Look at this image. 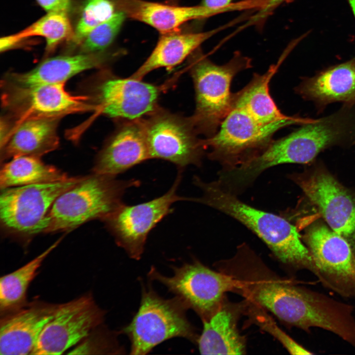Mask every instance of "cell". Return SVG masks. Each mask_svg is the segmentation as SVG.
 Wrapping results in <instances>:
<instances>
[{
    "label": "cell",
    "mask_w": 355,
    "mask_h": 355,
    "mask_svg": "<svg viewBox=\"0 0 355 355\" xmlns=\"http://www.w3.org/2000/svg\"><path fill=\"white\" fill-rule=\"evenodd\" d=\"M305 241L321 284L343 297L355 298V252L349 242L322 224L309 229Z\"/></svg>",
    "instance_id": "12"
},
{
    "label": "cell",
    "mask_w": 355,
    "mask_h": 355,
    "mask_svg": "<svg viewBox=\"0 0 355 355\" xmlns=\"http://www.w3.org/2000/svg\"><path fill=\"white\" fill-rule=\"evenodd\" d=\"M295 91L314 103L319 112L333 103L355 105V58L304 77Z\"/></svg>",
    "instance_id": "19"
},
{
    "label": "cell",
    "mask_w": 355,
    "mask_h": 355,
    "mask_svg": "<svg viewBox=\"0 0 355 355\" xmlns=\"http://www.w3.org/2000/svg\"><path fill=\"white\" fill-rule=\"evenodd\" d=\"M252 299L287 324L310 332L320 328L355 343L354 307L307 288L264 279L246 288Z\"/></svg>",
    "instance_id": "1"
},
{
    "label": "cell",
    "mask_w": 355,
    "mask_h": 355,
    "mask_svg": "<svg viewBox=\"0 0 355 355\" xmlns=\"http://www.w3.org/2000/svg\"><path fill=\"white\" fill-rule=\"evenodd\" d=\"M59 305L35 300L17 311L1 316L0 355H31L43 328Z\"/></svg>",
    "instance_id": "18"
},
{
    "label": "cell",
    "mask_w": 355,
    "mask_h": 355,
    "mask_svg": "<svg viewBox=\"0 0 355 355\" xmlns=\"http://www.w3.org/2000/svg\"><path fill=\"white\" fill-rule=\"evenodd\" d=\"M115 1L119 11L124 12L126 16L148 24L161 34L178 31L180 26L187 21L218 14L201 4L179 6L143 0Z\"/></svg>",
    "instance_id": "22"
},
{
    "label": "cell",
    "mask_w": 355,
    "mask_h": 355,
    "mask_svg": "<svg viewBox=\"0 0 355 355\" xmlns=\"http://www.w3.org/2000/svg\"><path fill=\"white\" fill-rule=\"evenodd\" d=\"M58 118H36L12 128L0 145L1 162L20 156L40 158L59 146Z\"/></svg>",
    "instance_id": "21"
},
{
    "label": "cell",
    "mask_w": 355,
    "mask_h": 355,
    "mask_svg": "<svg viewBox=\"0 0 355 355\" xmlns=\"http://www.w3.org/2000/svg\"><path fill=\"white\" fill-rule=\"evenodd\" d=\"M2 104L15 119L11 128L36 118H58L96 109L87 96L74 95L65 83L19 86L4 83Z\"/></svg>",
    "instance_id": "11"
},
{
    "label": "cell",
    "mask_w": 355,
    "mask_h": 355,
    "mask_svg": "<svg viewBox=\"0 0 355 355\" xmlns=\"http://www.w3.org/2000/svg\"><path fill=\"white\" fill-rule=\"evenodd\" d=\"M272 65L264 74L254 73L242 89L233 93V108L242 109L258 122L268 124L290 116L278 108L269 93V83L279 65Z\"/></svg>",
    "instance_id": "24"
},
{
    "label": "cell",
    "mask_w": 355,
    "mask_h": 355,
    "mask_svg": "<svg viewBox=\"0 0 355 355\" xmlns=\"http://www.w3.org/2000/svg\"><path fill=\"white\" fill-rule=\"evenodd\" d=\"M288 0H262L260 8L258 12L252 17L251 21L256 24H260L272 13V12L283 3Z\"/></svg>",
    "instance_id": "34"
},
{
    "label": "cell",
    "mask_w": 355,
    "mask_h": 355,
    "mask_svg": "<svg viewBox=\"0 0 355 355\" xmlns=\"http://www.w3.org/2000/svg\"><path fill=\"white\" fill-rule=\"evenodd\" d=\"M143 121L151 158L171 162L179 170L201 165L206 148L190 117L158 107Z\"/></svg>",
    "instance_id": "9"
},
{
    "label": "cell",
    "mask_w": 355,
    "mask_h": 355,
    "mask_svg": "<svg viewBox=\"0 0 355 355\" xmlns=\"http://www.w3.org/2000/svg\"><path fill=\"white\" fill-rule=\"evenodd\" d=\"M355 144V107L346 105L334 113L301 126L273 140L262 152L240 165L239 178L250 184L266 169L285 163L306 164L333 145Z\"/></svg>",
    "instance_id": "2"
},
{
    "label": "cell",
    "mask_w": 355,
    "mask_h": 355,
    "mask_svg": "<svg viewBox=\"0 0 355 355\" xmlns=\"http://www.w3.org/2000/svg\"><path fill=\"white\" fill-rule=\"evenodd\" d=\"M139 183L94 173L83 177L55 200L46 216L45 233L69 232L88 221L103 220L123 203L126 190Z\"/></svg>",
    "instance_id": "4"
},
{
    "label": "cell",
    "mask_w": 355,
    "mask_h": 355,
    "mask_svg": "<svg viewBox=\"0 0 355 355\" xmlns=\"http://www.w3.org/2000/svg\"><path fill=\"white\" fill-rule=\"evenodd\" d=\"M149 159L143 118L124 120L98 153L92 172L116 177Z\"/></svg>",
    "instance_id": "17"
},
{
    "label": "cell",
    "mask_w": 355,
    "mask_h": 355,
    "mask_svg": "<svg viewBox=\"0 0 355 355\" xmlns=\"http://www.w3.org/2000/svg\"><path fill=\"white\" fill-rule=\"evenodd\" d=\"M83 177L1 189V229L7 235L27 243L36 235L45 233L46 216L55 200Z\"/></svg>",
    "instance_id": "7"
},
{
    "label": "cell",
    "mask_w": 355,
    "mask_h": 355,
    "mask_svg": "<svg viewBox=\"0 0 355 355\" xmlns=\"http://www.w3.org/2000/svg\"><path fill=\"white\" fill-rule=\"evenodd\" d=\"M202 332L197 340L202 355H241L245 346L238 332L234 315L220 309L204 321Z\"/></svg>",
    "instance_id": "25"
},
{
    "label": "cell",
    "mask_w": 355,
    "mask_h": 355,
    "mask_svg": "<svg viewBox=\"0 0 355 355\" xmlns=\"http://www.w3.org/2000/svg\"><path fill=\"white\" fill-rule=\"evenodd\" d=\"M294 178L329 227L345 238L355 252V197L323 170Z\"/></svg>",
    "instance_id": "15"
},
{
    "label": "cell",
    "mask_w": 355,
    "mask_h": 355,
    "mask_svg": "<svg viewBox=\"0 0 355 355\" xmlns=\"http://www.w3.org/2000/svg\"><path fill=\"white\" fill-rule=\"evenodd\" d=\"M90 335L82 340L81 342H83V343L82 342V344H80L73 351L77 352L78 353L83 351H99L102 353L105 352L106 354H111V352L113 354L115 353V352L118 353L119 351H121L118 347L117 344L114 342L113 338H110L108 334L99 333L95 335L90 336Z\"/></svg>",
    "instance_id": "32"
},
{
    "label": "cell",
    "mask_w": 355,
    "mask_h": 355,
    "mask_svg": "<svg viewBox=\"0 0 355 355\" xmlns=\"http://www.w3.org/2000/svg\"><path fill=\"white\" fill-rule=\"evenodd\" d=\"M70 177L55 166L46 164L40 158L20 156L1 166L0 172V189L33 184L67 180Z\"/></svg>",
    "instance_id": "26"
},
{
    "label": "cell",
    "mask_w": 355,
    "mask_h": 355,
    "mask_svg": "<svg viewBox=\"0 0 355 355\" xmlns=\"http://www.w3.org/2000/svg\"><path fill=\"white\" fill-rule=\"evenodd\" d=\"M115 6L111 0H86L74 31V44L82 43L93 29L111 18L115 13Z\"/></svg>",
    "instance_id": "29"
},
{
    "label": "cell",
    "mask_w": 355,
    "mask_h": 355,
    "mask_svg": "<svg viewBox=\"0 0 355 355\" xmlns=\"http://www.w3.org/2000/svg\"><path fill=\"white\" fill-rule=\"evenodd\" d=\"M190 59L196 102L190 117L198 133L209 138L215 134L232 109V80L239 72L252 67L251 59L236 51L229 62L217 65L208 59L200 47Z\"/></svg>",
    "instance_id": "5"
},
{
    "label": "cell",
    "mask_w": 355,
    "mask_h": 355,
    "mask_svg": "<svg viewBox=\"0 0 355 355\" xmlns=\"http://www.w3.org/2000/svg\"><path fill=\"white\" fill-rule=\"evenodd\" d=\"M105 312L90 293L59 304L31 355H61L79 344L103 322Z\"/></svg>",
    "instance_id": "13"
},
{
    "label": "cell",
    "mask_w": 355,
    "mask_h": 355,
    "mask_svg": "<svg viewBox=\"0 0 355 355\" xmlns=\"http://www.w3.org/2000/svg\"><path fill=\"white\" fill-rule=\"evenodd\" d=\"M355 17V0H347Z\"/></svg>",
    "instance_id": "36"
},
{
    "label": "cell",
    "mask_w": 355,
    "mask_h": 355,
    "mask_svg": "<svg viewBox=\"0 0 355 355\" xmlns=\"http://www.w3.org/2000/svg\"><path fill=\"white\" fill-rule=\"evenodd\" d=\"M63 237L36 257L0 279V312L2 316L19 310L27 303V292L38 268Z\"/></svg>",
    "instance_id": "27"
},
{
    "label": "cell",
    "mask_w": 355,
    "mask_h": 355,
    "mask_svg": "<svg viewBox=\"0 0 355 355\" xmlns=\"http://www.w3.org/2000/svg\"><path fill=\"white\" fill-rule=\"evenodd\" d=\"M233 0H202V6L216 11L218 14L249 8H256V0H245L237 3H232Z\"/></svg>",
    "instance_id": "33"
},
{
    "label": "cell",
    "mask_w": 355,
    "mask_h": 355,
    "mask_svg": "<svg viewBox=\"0 0 355 355\" xmlns=\"http://www.w3.org/2000/svg\"><path fill=\"white\" fill-rule=\"evenodd\" d=\"M181 173L180 170L173 185L164 195L135 205L123 203L103 220L117 244L131 258L137 260L141 258L148 234L172 212L171 207L174 203L188 201L189 197L180 196L177 192Z\"/></svg>",
    "instance_id": "10"
},
{
    "label": "cell",
    "mask_w": 355,
    "mask_h": 355,
    "mask_svg": "<svg viewBox=\"0 0 355 355\" xmlns=\"http://www.w3.org/2000/svg\"><path fill=\"white\" fill-rule=\"evenodd\" d=\"M160 88L130 76L106 77L95 91L96 111L109 117L123 120L143 118L158 107Z\"/></svg>",
    "instance_id": "16"
},
{
    "label": "cell",
    "mask_w": 355,
    "mask_h": 355,
    "mask_svg": "<svg viewBox=\"0 0 355 355\" xmlns=\"http://www.w3.org/2000/svg\"><path fill=\"white\" fill-rule=\"evenodd\" d=\"M48 13L67 14L71 9V0H36Z\"/></svg>",
    "instance_id": "35"
},
{
    "label": "cell",
    "mask_w": 355,
    "mask_h": 355,
    "mask_svg": "<svg viewBox=\"0 0 355 355\" xmlns=\"http://www.w3.org/2000/svg\"><path fill=\"white\" fill-rule=\"evenodd\" d=\"M187 309L177 296L164 299L150 286H143L139 308L122 330L131 342L130 354L145 355L174 337L194 340V330L186 315Z\"/></svg>",
    "instance_id": "8"
},
{
    "label": "cell",
    "mask_w": 355,
    "mask_h": 355,
    "mask_svg": "<svg viewBox=\"0 0 355 355\" xmlns=\"http://www.w3.org/2000/svg\"><path fill=\"white\" fill-rule=\"evenodd\" d=\"M218 29L203 32L181 33L178 31L161 34L153 50L131 77L142 80L152 71L160 68H172L181 63L200 47Z\"/></svg>",
    "instance_id": "23"
},
{
    "label": "cell",
    "mask_w": 355,
    "mask_h": 355,
    "mask_svg": "<svg viewBox=\"0 0 355 355\" xmlns=\"http://www.w3.org/2000/svg\"><path fill=\"white\" fill-rule=\"evenodd\" d=\"M173 269L174 274L169 277L152 267L148 277L164 285L187 308L204 318L213 312L224 293L234 285L230 277L214 271L198 261Z\"/></svg>",
    "instance_id": "14"
},
{
    "label": "cell",
    "mask_w": 355,
    "mask_h": 355,
    "mask_svg": "<svg viewBox=\"0 0 355 355\" xmlns=\"http://www.w3.org/2000/svg\"><path fill=\"white\" fill-rule=\"evenodd\" d=\"M126 17L124 12L119 11L93 29L82 42L81 53L103 52L114 39Z\"/></svg>",
    "instance_id": "30"
},
{
    "label": "cell",
    "mask_w": 355,
    "mask_h": 355,
    "mask_svg": "<svg viewBox=\"0 0 355 355\" xmlns=\"http://www.w3.org/2000/svg\"><path fill=\"white\" fill-rule=\"evenodd\" d=\"M260 323L265 330L279 340L281 343L292 355H313V353L306 349L279 328L269 318L260 317Z\"/></svg>",
    "instance_id": "31"
},
{
    "label": "cell",
    "mask_w": 355,
    "mask_h": 355,
    "mask_svg": "<svg viewBox=\"0 0 355 355\" xmlns=\"http://www.w3.org/2000/svg\"><path fill=\"white\" fill-rule=\"evenodd\" d=\"M73 36L67 14L50 12L21 32L1 38L0 50L5 51L27 38L41 36L46 39V50L50 52L59 43L72 39Z\"/></svg>",
    "instance_id": "28"
},
{
    "label": "cell",
    "mask_w": 355,
    "mask_h": 355,
    "mask_svg": "<svg viewBox=\"0 0 355 355\" xmlns=\"http://www.w3.org/2000/svg\"><path fill=\"white\" fill-rule=\"evenodd\" d=\"M202 191L191 201L208 206L235 218L254 233L284 263L314 275L316 268L310 252L302 242L296 228L284 218L255 208L239 199L217 181L205 182L193 178Z\"/></svg>",
    "instance_id": "3"
},
{
    "label": "cell",
    "mask_w": 355,
    "mask_h": 355,
    "mask_svg": "<svg viewBox=\"0 0 355 355\" xmlns=\"http://www.w3.org/2000/svg\"><path fill=\"white\" fill-rule=\"evenodd\" d=\"M118 55L100 52L51 57L27 72L9 74L4 82L19 86L65 83L82 71L103 66Z\"/></svg>",
    "instance_id": "20"
},
{
    "label": "cell",
    "mask_w": 355,
    "mask_h": 355,
    "mask_svg": "<svg viewBox=\"0 0 355 355\" xmlns=\"http://www.w3.org/2000/svg\"><path fill=\"white\" fill-rule=\"evenodd\" d=\"M315 119L290 116L268 124H261L245 111L233 108L213 136L204 140L209 157L219 162L224 170L235 168L262 152L279 130Z\"/></svg>",
    "instance_id": "6"
}]
</instances>
